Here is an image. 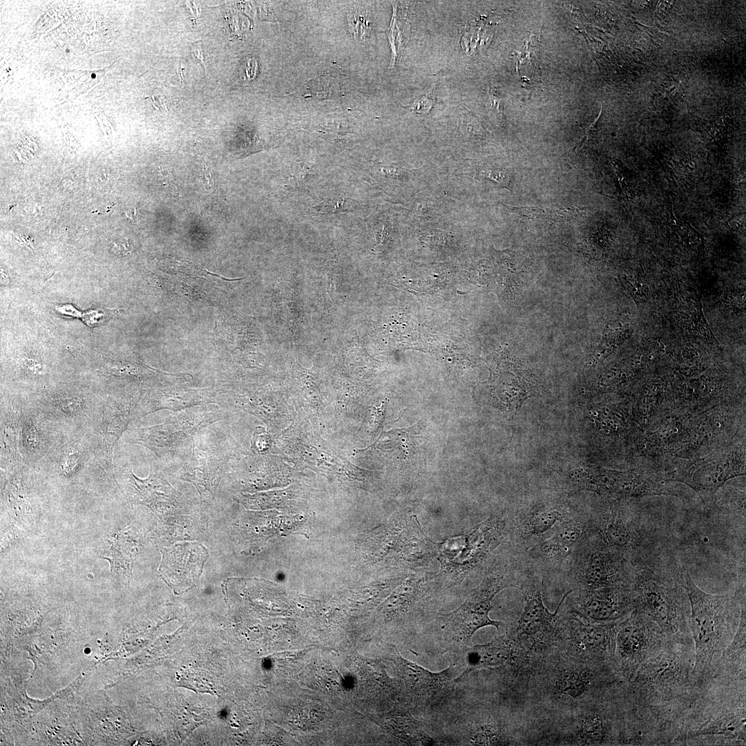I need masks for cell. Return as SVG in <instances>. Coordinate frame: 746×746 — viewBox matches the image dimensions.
Wrapping results in <instances>:
<instances>
[{"label": "cell", "instance_id": "12", "mask_svg": "<svg viewBox=\"0 0 746 746\" xmlns=\"http://www.w3.org/2000/svg\"><path fill=\"white\" fill-rule=\"evenodd\" d=\"M524 606L516 629L519 637L532 639L549 631L556 622L560 604L553 613L543 603L541 586L526 591Z\"/></svg>", "mask_w": 746, "mask_h": 746}, {"label": "cell", "instance_id": "25", "mask_svg": "<svg viewBox=\"0 0 746 746\" xmlns=\"http://www.w3.org/2000/svg\"><path fill=\"white\" fill-rule=\"evenodd\" d=\"M418 584L414 579H408L393 594L388 607L396 613H404L414 600Z\"/></svg>", "mask_w": 746, "mask_h": 746}, {"label": "cell", "instance_id": "14", "mask_svg": "<svg viewBox=\"0 0 746 746\" xmlns=\"http://www.w3.org/2000/svg\"><path fill=\"white\" fill-rule=\"evenodd\" d=\"M131 481L142 500L150 506L171 505L176 502L178 494L167 480L153 468L146 479H140L131 472Z\"/></svg>", "mask_w": 746, "mask_h": 746}, {"label": "cell", "instance_id": "37", "mask_svg": "<svg viewBox=\"0 0 746 746\" xmlns=\"http://www.w3.org/2000/svg\"><path fill=\"white\" fill-rule=\"evenodd\" d=\"M77 461L78 456L75 452L68 455L63 465L64 472L68 474L72 472L78 465Z\"/></svg>", "mask_w": 746, "mask_h": 746}, {"label": "cell", "instance_id": "9", "mask_svg": "<svg viewBox=\"0 0 746 746\" xmlns=\"http://www.w3.org/2000/svg\"><path fill=\"white\" fill-rule=\"evenodd\" d=\"M216 393L211 388H171L159 390L146 396L138 403L135 414L143 417L161 410L177 412L195 405L215 404Z\"/></svg>", "mask_w": 746, "mask_h": 746}, {"label": "cell", "instance_id": "18", "mask_svg": "<svg viewBox=\"0 0 746 746\" xmlns=\"http://www.w3.org/2000/svg\"><path fill=\"white\" fill-rule=\"evenodd\" d=\"M601 530L604 541L616 551L633 548L638 544V539L631 526L620 516L612 515L606 517L602 524Z\"/></svg>", "mask_w": 746, "mask_h": 746}, {"label": "cell", "instance_id": "26", "mask_svg": "<svg viewBox=\"0 0 746 746\" xmlns=\"http://www.w3.org/2000/svg\"><path fill=\"white\" fill-rule=\"evenodd\" d=\"M349 29L354 38L360 41L369 39L372 34L370 17L364 11L352 10L347 15Z\"/></svg>", "mask_w": 746, "mask_h": 746}, {"label": "cell", "instance_id": "38", "mask_svg": "<svg viewBox=\"0 0 746 746\" xmlns=\"http://www.w3.org/2000/svg\"><path fill=\"white\" fill-rule=\"evenodd\" d=\"M251 68H257V62L254 58L249 59L245 67L246 76L249 79H253L256 73V71L251 70Z\"/></svg>", "mask_w": 746, "mask_h": 746}, {"label": "cell", "instance_id": "36", "mask_svg": "<svg viewBox=\"0 0 746 746\" xmlns=\"http://www.w3.org/2000/svg\"><path fill=\"white\" fill-rule=\"evenodd\" d=\"M191 50V52H192L193 55L198 61H200L201 62L202 65L203 66V67L204 68L205 72L207 73V66H206L205 62H204V55H203V51H202V47L201 41L199 40L198 41H195V42L193 43Z\"/></svg>", "mask_w": 746, "mask_h": 746}, {"label": "cell", "instance_id": "13", "mask_svg": "<svg viewBox=\"0 0 746 746\" xmlns=\"http://www.w3.org/2000/svg\"><path fill=\"white\" fill-rule=\"evenodd\" d=\"M683 668L678 658L671 653H662L644 662L638 676L645 684L658 687L678 685Z\"/></svg>", "mask_w": 746, "mask_h": 746}, {"label": "cell", "instance_id": "10", "mask_svg": "<svg viewBox=\"0 0 746 746\" xmlns=\"http://www.w3.org/2000/svg\"><path fill=\"white\" fill-rule=\"evenodd\" d=\"M649 627L636 615L627 619L617 629L615 647L620 659L625 664L640 663L651 649Z\"/></svg>", "mask_w": 746, "mask_h": 746}, {"label": "cell", "instance_id": "29", "mask_svg": "<svg viewBox=\"0 0 746 746\" xmlns=\"http://www.w3.org/2000/svg\"><path fill=\"white\" fill-rule=\"evenodd\" d=\"M499 741V731L490 725L481 727L472 738V744L476 745H495Z\"/></svg>", "mask_w": 746, "mask_h": 746}, {"label": "cell", "instance_id": "4", "mask_svg": "<svg viewBox=\"0 0 746 746\" xmlns=\"http://www.w3.org/2000/svg\"><path fill=\"white\" fill-rule=\"evenodd\" d=\"M203 430L192 438L191 458L180 477L194 484L202 499H210L214 497L227 459L224 451L204 439Z\"/></svg>", "mask_w": 746, "mask_h": 746}, {"label": "cell", "instance_id": "21", "mask_svg": "<svg viewBox=\"0 0 746 746\" xmlns=\"http://www.w3.org/2000/svg\"><path fill=\"white\" fill-rule=\"evenodd\" d=\"M386 34L392 48L393 66L410 39V23L406 10L398 3H393V15Z\"/></svg>", "mask_w": 746, "mask_h": 746}, {"label": "cell", "instance_id": "31", "mask_svg": "<svg viewBox=\"0 0 746 746\" xmlns=\"http://www.w3.org/2000/svg\"><path fill=\"white\" fill-rule=\"evenodd\" d=\"M23 444L26 449L30 450L35 449L38 445L37 430L35 426L28 421L23 428Z\"/></svg>", "mask_w": 746, "mask_h": 746}, {"label": "cell", "instance_id": "16", "mask_svg": "<svg viewBox=\"0 0 746 746\" xmlns=\"http://www.w3.org/2000/svg\"><path fill=\"white\" fill-rule=\"evenodd\" d=\"M513 650L504 638H498L485 644L470 647L467 654L468 667L460 676L471 671L504 665L513 659Z\"/></svg>", "mask_w": 746, "mask_h": 746}, {"label": "cell", "instance_id": "7", "mask_svg": "<svg viewBox=\"0 0 746 746\" xmlns=\"http://www.w3.org/2000/svg\"><path fill=\"white\" fill-rule=\"evenodd\" d=\"M617 552L606 542L586 552L579 562L577 575L587 589L622 586L623 570Z\"/></svg>", "mask_w": 746, "mask_h": 746}, {"label": "cell", "instance_id": "35", "mask_svg": "<svg viewBox=\"0 0 746 746\" xmlns=\"http://www.w3.org/2000/svg\"><path fill=\"white\" fill-rule=\"evenodd\" d=\"M254 445L258 452H265L269 448L271 444L270 437L265 433H257L254 435Z\"/></svg>", "mask_w": 746, "mask_h": 746}, {"label": "cell", "instance_id": "19", "mask_svg": "<svg viewBox=\"0 0 746 746\" xmlns=\"http://www.w3.org/2000/svg\"><path fill=\"white\" fill-rule=\"evenodd\" d=\"M131 407L122 405L109 409L104 416L101 432L111 458H112L113 448L127 428L131 420Z\"/></svg>", "mask_w": 746, "mask_h": 746}, {"label": "cell", "instance_id": "27", "mask_svg": "<svg viewBox=\"0 0 746 746\" xmlns=\"http://www.w3.org/2000/svg\"><path fill=\"white\" fill-rule=\"evenodd\" d=\"M359 206V202L354 199L338 196L322 201L316 209L321 213L336 214L354 211Z\"/></svg>", "mask_w": 746, "mask_h": 746}, {"label": "cell", "instance_id": "28", "mask_svg": "<svg viewBox=\"0 0 746 746\" xmlns=\"http://www.w3.org/2000/svg\"><path fill=\"white\" fill-rule=\"evenodd\" d=\"M117 312V309L95 308L85 312H81L79 318L88 327H94L113 317Z\"/></svg>", "mask_w": 746, "mask_h": 746}, {"label": "cell", "instance_id": "34", "mask_svg": "<svg viewBox=\"0 0 746 746\" xmlns=\"http://www.w3.org/2000/svg\"><path fill=\"white\" fill-rule=\"evenodd\" d=\"M379 171L383 174L394 178H401L408 173V171L405 169L394 165H382L380 166Z\"/></svg>", "mask_w": 746, "mask_h": 746}, {"label": "cell", "instance_id": "11", "mask_svg": "<svg viewBox=\"0 0 746 746\" xmlns=\"http://www.w3.org/2000/svg\"><path fill=\"white\" fill-rule=\"evenodd\" d=\"M188 439L191 438L167 418L160 425L134 430L128 443L145 446L157 457L162 458L175 452Z\"/></svg>", "mask_w": 746, "mask_h": 746}, {"label": "cell", "instance_id": "8", "mask_svg": "<svg viewBox=\"0 0 746 746\" xmlns=\"http://www.w3.org/2000/svg\"><path fill=\"white\" fill-rule=\"evenodd\" d=\"M395 664L410 694L425 702H432L449 688L451 683V668L438 672H431L410 662L399 654L394 658Z\"/></svg>", "mask_w": 746, "mask_h": 746}, {"label": "cell", "instance_id": "15", "mask_svg": "<svg viewBox=\"0 0 746 746\" xmlns=\"http://www.w3.org/2000/svg\"><path fill=\"white\" fill-rule=\"evenodd\" d=\"M582 535L583 527L579 523H564L539 545L538 552L548 562L560 565L571 554Z\"/></svg>", "mask_w": 746, "mask_h": 746}, {"label": "cell", "instance_id": "39", "mask_svg": "<svg viewBox=\"0 0 746 746\" xmlns=\"http://www.w3.org/2000/svg\"><path fill=\"white\" fill-rule=\"evenodd\" d=\"M91 77H92L93 78H95V75H91Z\"/></svg>", "mask_w": 746, "mask_h": 746}, {"label": "cell", "instance_id": "2", "mask_svg": "<svg viewBox=\"0 0 746 746\" xmlns=\"http://www.w3.org/2000/svg\"><path fill=\"white\" fill-rule=\"evenodd\" d=\"M502 575H493L484 579L464 602L456 610L443 617L451 627L458 640L469 642L475 633L486 626L499 629L502 622L491 620L489 612L491 602L497 593L510 586Z\"/></svg>", "mask_w": 746, "mask_h": 746}, {"label": "cell", "instance_id": "33", "mask_svg": "<svg viewBox=\"0 0 746 746\" xmlns=\"http://www.w3.org/2000/svg\"><path fill=\"white\" fill-rule=\"evenodd\" d=\"M57 403H59V408L61 411L67 414H74L79 411L82 403L79 399L67 397L66 399H61L60 402Z\"/></svg>", "mask_w": 746, "mask_h": 746}, {"label": "cell", "instance_id": "1", "mask_svg": "<svg viewBox=\"0 0 746 746\" xmlns=\"http://www.w3.org/2000/svg\"><path fill=\"white\" fill-rule=\"evenodd\" d=\"M679 582L690 602V627L696 649L694 671L704 673L725 645L732 606L728 595H711L702 591L687 570L678 575Z\"/></svg>", "mask_w": 746, "mask_h": 746}, {"label": "cell", "instance_id": "30", "mask_svg": "<svg viewBox=\"0 0 746 746\" xmlns=\"http://www.w3.org/2000/svg\"><path fill=\"white\" fill-rule=\"evenodd\" d=\"M481 178L495 182L503 186H507L509 182L508 174L499 169H486L479 173Z\"/></svg>", "mask_w": 746, "mask_h": 746}, {"label": "cell", "instance_id": "3", "mask_svg": "<svg viewBox=\"0 0 746 746\" xmlns=\"http://www.w3.org/2000/svg\"><path fill=\"white\" fill-rule=\"evenodd\" d=\"M635 590L642 612L667 635L676 634L682 624V616L671 589L647 570L638 575Z\"/></svg>", "mask_w": 746, "mask_h": 746}, {"label": "cell", "instance_id": "23", "mask_svg": "<svg viewBox=\"0 0 746 746\" xmlns=\"http://www.w3.org/2000/svg\"><path fill=\"white\" fill-rule=\"evenodd\" d=\"M608 731L605 719L597 714H591L579 723L575 732L577 740L586 745L604 743Z\"/></svg>", "mask_w": 746, "mask_h": 746}, {"label": "cell", "instance_id": "22", "mask_svg": "<svg viewBox=\"0 0 746 746\" xmlns=\"http://www.w3.org/2000/svg\"><path fill=\"white\" fill-rule=\"evenodd\" d=\"M590 676L583 669H565L557 678L555 690L562 697L576 699L587 691L591 684Z\"/></svg>", "mask_w": 746, "mask_h": 746}, {"label": "cell", "instance_id": "20", "mask_svg": "<svg viewBox=\"0 0 746 746\" xmlns=\"http://www.w3.org/2000/svg\"><path fill=\"white\" fill-rule=\"evenodd\" d=\"M573 633V644L580 651L603 650L609 642L610 629L604 625L579 623Z\"/></svg>", "mask_w": 746, "mask_h": 746}, {"label": "cell", "instance_id": "5", "mask_svg": "<svg viewBox=\"0 0 746 746\" xmlns=\"http://www.w3.org/2000/svg\"><path fill=\"white\" fill-rule=\"evenodd\" d=\"M161 552L159 575L175 592L194 585L209 557L207 548L197 542L177 543Z\"/></svg>", "mask_w": 746, "mask_h": 746}, {"label": "cell", "instance_id": "6", "mask_svg": "<svg viewBox=\"0 0 746 746\" xmlns=\"http://www.w3.org/2000/svg\"><path fill=\"white\" fill-rule=\"evenodd\" d=\"M633 600L622 586L587 589L576 604V613L593 622H609L625 615Z\"/></svg>", "mask_w": 746, "mask_h": 746}, {"label": "cell", "instance_id": "17", "mask_svg": "<svg viewBox=\"0 0 746 746\" xmlns=\"http://www.w3.org/2000/svg\"><path fill=\"white\" fill-rule=\"evenodd\" d=\"M386 729L403 743L410 745H430L431 738L422 730L419 723L408 714L394 713L385 719Z\"/></svg>", "mask_w": 746, "mask_h": 746}, {"label": "cell", "instance_id": "24", "mask_svg": "<svg viewBox=\"0 0 746 746\" xmlns=\"http://www.w3.org/2000/svg\"><path fill=\"white\" fill-rule=\"evenodd\" d=\"M564 513L559 508L549 507L538 510L530 515L524 524V531L530 535L544 533L555 524L563 519Z\"/></svg>", "mask_w": 746, "mask_h": 746}, {"label": "cell", "instance_id": "32", "mask_svg": "<svg viewBox=\"0 0 746 746\" xmlns=\"http://www.w3.org/2000/svg\"><path fill=\"white\" fill-rule=\"evenodd\" d=\"M432 94L430 93L419 97L411 105V109L416 113H428L432 105Z\"/></svg>", "mask_w": 746, "mask_h": 746}]
</instances>
